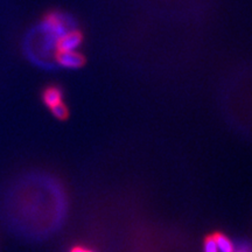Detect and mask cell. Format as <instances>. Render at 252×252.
<instances>
[{
    "mask_svg": "<svg viewBox=\"0 0 252 252\" xmlns=\"http://www.w3.org/2000/svg\"><path fill=\"white\" fill-rule=\"evenodd\" d=\"M203 252H220L219 249H217L216 242L215 239H214L213 235L208 236V237H206V239H204Z\"/></svg>",
    "mask_w": 252,
    "mask_h": 252,
    "instance_id": "obj_7",
    "label": "cell"
},
{
    "mask_svg": "<svg viewBox=\"0 0 252 252\" xmlns=\"http://www.w3.org/2000/svg\"><path fill=\"white\" fill-rule=\"evenodd\" d=\"M214 239H215L217 249L220 252H234L235 251V245L232 243V241L228 236L222 234V232H216L214 234Z\"/></svg>",
    "mask_w": 252,
    "mask_h": 252,
    "instance_id": "obj_5",
    "label": "cell"
},
{
    "mask_svg": "<svg viewBox=\"0 0 252 252\" xmlns=\"http://www.w3.org/2000/svg\"><path fill=\"white\" fill-rule=\"evenodd\" d=\"M50 112L53 113V116H54L55 118L60 119V121H64V119H67L69 116V110L64 102L60 103L58 105H55L54 108L50 109Z\"/></svg>",
    "mask_w": 252,
    "mask_h": 252,
    "instance_id": "obj_6",
    "label": "cell"
},
{
    "mask_svg": "<svg viewBox=\"0 0 252 252\" xmlns=\"http://www.w3.org/2000/svg\"><path fill=\"white\" fill-rule=\"evenodd\" d=\"M41 99L47 108L49 110L54 108L55 105L63 102V90L59 86H54V84H50V86L45 87V89L41 93Z\"/></svg>",
    "mask_w": 252,
    "mask_h": 252,
    "instance_id": "obj_4",
    "label": "cell"
},
{
    "mask_svg": "<svg viewBox=\"0 0 252 252\" xmlns=\"http://www.w3.org/2000/svg\"><path fill=\"white\" fill-rule=\"evenodd\" d=\"M58 206L54 182L41 173L15 176L0 188V223L19 238L46 237L58 222Z\"/></svg>",
    "mask_w": 252,
    "mask_h": 252,
    "instance_id": "obj_1",
    "label": "cell"
},
{
    "mask_svg": "<svg viewBox=\"0 0 252 252\" xmlns=\"http://www.w3.org/2000/svg\"><path fill=\"white\" fill-rule=\"evenodd\" d=\"M70 252H94V251H91V250H88V249H86V248L76 247V248H74V249H72V250H71Z\"/></svg>",
    "mask_w": 252,
    "mask_h": 252,
    "instance_id": "obj_9",
    "label": "cell"
},
{
    "mask_svg": "<svg viewBox=\"0 0 252 252\" xmlns=\"http://www.w3.org/2000/svg\"><path fill=\"white\" fill-rule=\"evenodd\" d=\"M84 36L80 30L65 31L64 33L56 37L55 42V53L59 52H72L77 50L82 43H83Z\"/></svg>",
    "mask_w": 252,
    "mask_h": 252,
    "instance_id": "obj_2",
    "label": "cell"
},
{
    "mask_svg": "<svg viewBox=\"0 0 252 252\" xmlns=\"http://www.w3.org/2000/svg\"><path fill=\"white\" fill-rule=\"evenodd\" d=\"M55 60L60 65L65 68H80L84 64L86 60L84 56L78 53L77 50H72V52H59L55 53Z\"/></svg>",
    "mask_w": 252,
    "mask_h": 252,
    "instance_id": "obj_3",
    "label": "cell"
},
{
    "mask_svg": "<svg viewBox=\"0 0 252 252\" xmlns=\"http://www.w3.org/2000/svg\"><path fill=\"white\" fill-rule=\"evenodd\" d=\"M234 252H252V247L249 244H239V247L235 249Z\"/></svg>",
    "mask_w": 252,
    "mask_h": 252,
    "instance_id": "obj_8",
    "label": "cell"
}]
</instances>
